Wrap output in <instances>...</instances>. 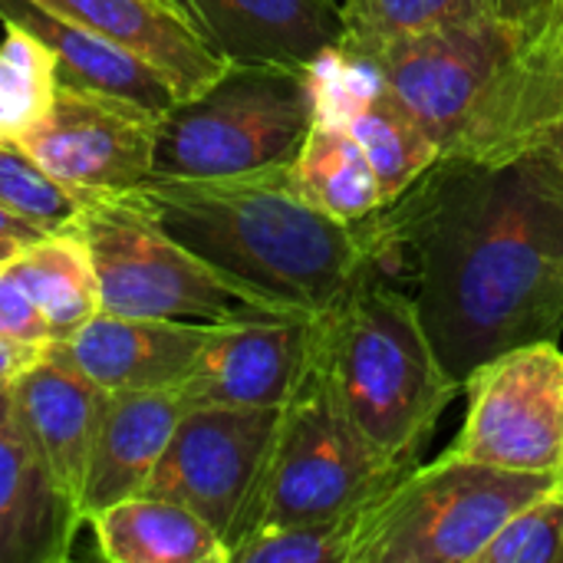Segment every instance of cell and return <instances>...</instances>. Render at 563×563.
I'll use <instances>...</instances> for the list:
<instances>
[{
    "instance_id": "484cf974",
    "label": "cell",
    "mask_w": 563,
    "mask_h": 563,
    "mask_svg": "<svg viewBox=\"0 0 563 563\" xmlns=\"http://www.w3.org/2000/svg\"><path fill=\"white\" fill-rule=\"evenodd\" d=\"M353 528L356 518L264 528L247 534L228 563H350Z\"/></svg>"
},
{
    "instance_id": "44dd1931",
    "label": "cell",
    "mask_w": 563,
    "mask_h": 563,
    "mask_svg": "<svg viewBox=\"0 0 563 563\" xmlns=\"http://www.w3.org/2000/svg\"><path fill=\"white\" fill-rule=\"evenodd\" d=\"M287 172L300 198L336 221L356 224L386 205L363 145L336 119L317 115Z\"/></svg>"
},
{
    "instance_id": "1f68e13d",
    "label": "cell",
    "mask_w": 563,
    "mask_h": 563,
    "mask_svg": "<svg viewBox=\"0 0 563 563\" xmlns=\"http://www.w3.org/2000/svg\"><path fill=\"white\" fill-rule=\"evenodd\" d=\"M558 10H561V3H558ZM561 20H563V13H561ZM538 155H544V158H551L558 168H563V125L551 135V142L544 145V152H538Z\"/></svg>"
},
{
    "instance_id": "6da1fadb",
    "label": "cell",
    "mask_w": 563,
    "mask_h": 563,
    "mask_svg": "<svg viewBox=\"0 0 563 563\" xmlns=\"http://www.w3.org/2000/svg\"><path fill=\"white\" fill-rule=\"evenodd\" d=\"M356 228L366 274L416 300L459 386L505 350L561 336L563 168L551 158H435Z\"/></svg>"
},
{
    "instance_id": "277c9868",
    "label": "cell",
    "mask_w": 563,
    "mask_h": 563,
    "mask_svg": "<svg viewBox=\"0 0 563 563\" xmlns=\"http://www.w3.org/2000/svg\"><path fill=\"white\" fill-rule=\"evenodd\" d=\"M317 376L343 416L383 452L419 459L459 396L409 294L363 277L317 317Z\"/></svg>"
},
{
    "instance_id": "4316f807",
    "label": "cell",
    "mask_w": 563,
    "mask_h": 563,
    "mask_svg": "<svg viewBox=\"0 0 563 563\" xmlns=\"http://www.w3.org/2000/svg\"><path fill=\"white\" fill-rule=\"evenodd\" d=\"M478 563H563L561 488L518 511L492 538Z\"/></svg>"
},
{
    "instance_id": "d4e9b609",
    "label": "cell",
    "mask_w": 563,
    "mask_h": 563,
    "mask_svg": "<svg viewBox=\"0 0 563 563\" xmlns=\"http://www.w3.org/2000/svg\"><path fill=\"white\" fill-rule=\"evenodd\" d=\"M0 205L33 228L56 234L76 228L86 198L56 181L20 142H0Z\"/></svg>"
},
{
    "instance_id": "2e32d148",
    "label": "cell",
    "mask_w": 563,
    "mask_h": 563,
    "mask_svg": "<svg viewBox=\"0 0 563 563\" xmlns=\"http://www.w3.org/2000/svg\"><path fill=\"white\" fill-rule=\"evenodd\" d=\"M191 20L228 63L317 66L343 40L330 0H185Z\"/></svg>"
},
{
    "instance_id": "cb8c5ba5",
    "label": "cell",
    "mask_w": 563,
    "mask_h": 563,
    "mask_svg": "<svg viewBox=\"0 0 563 563\" xmlns=\"http://www.w3.org/2000/svg\"><path fill=\"white\" fill-rule=\"evenodd\" d=\"M340 53H366L383 43L422 36L485 13L482 0H343Z\"/></svg>"
},
{
    "instance_id": "5bb4252c",
    "label": "cell",
    "mask_w": 563,
    "mask_h": 563,
    "mask_svg": "<svg viewBox=\"0 0 563 563\" xmlns=\"http://www.w3.org/2000/svg\"><path fill=\"white\" fill-rule=\"evenodd\" d=\"M7 393L26 439L79 515V492L109 393L63 363L49 346L7 386Z\"/></svg>"
},
{
    "instance_id": "f1b7e54d",
    "label": "cell",
    "mask_w": 563,
    "mask_h": 563,
    "mask_svg": "<svg viewBox=\"0 0 563 563\" xmlns=\"http://www.w3.org/2000/svg\"><path fill=\"white\" fill-rule=\"evenodd\" d=\"M561 0H482L485 13L511 23H544Z\"/></svg>"
},
{
    "instance_id": "7402d4cb",
    "label": "cell",
    "mask_w": 563,
    "mask_h": 563,
    "mask_svg": "<svg viewBox=\"0 0 563 563\" xmlns=\"http://www.w3.org/2000/svg\"><path fill=\"white\" fill-rule=\"evenodd\" d=\"M10 264L36 300L53 333V343L73 336L86 320L102 310L92 261L76 228L26 244Z\"/></svg>"
},
{
    "instance_id": "e575fe53",
    "label": "cell",
    "mask_w": 563,
    "mask_h": 563,
    "mask_svg": "<svg viewBox=\"0 0 563 563\" xmlns=\"http://www.w3.org/2000/svg\"><path fill=\"white\" fill-rule=\"evenodd\" d=\"M561 13H563V0H561Z\"/></svg>"
},
{
    "instance_id": "d6a6232c",
    "label": "cell",
    "mask_w": 563,
    "mask_h": 563,
    "mask_svg": "<svg viewBox=\"0 0 563 563\" xmlns=\"http://www.w3.org/2000/svg\"><path fill=\"white\" fill-rule=\"evenodd\" d=\"M172 3H175V7H181V10L188 13V7H185V0H172ZM188 16H191V13H188Z\"/></svg>"
},
{
    "instance_id": "9a60e30c",
    "label": "cell",
    "mask_w": 563,
    "mask_h": 563,
    "mask_svg": "<svg viewBox=\"0 0 563 563\" xmlns=\"http://www.w3.org/2000/svg\"><path fill=\"white\" fill-rule=\"evenodd\" d=\"M148 63L178 99L205 89L228 59L172 0H36Z\"/></svg>"
},
{
    "instance_id": "3957f363",
    "label": "cell",
    "mask_w": 563,
    "mask_h": 563,
    "mask_svg": "<svg viewBox=\"0 0 563 563\" xmlns=\"http://www.w3.org/2000/svg\"><path fill=\"white\" fill-rule=\"evenodd\" d=\"M125 195L277 317H320L366 277L360 228L303 201L287 165L231 178L152 175Z\"/></svg>"
},
{
    "instance_id": "9c48e42d",
    "label": "cell",
    "mask_w": 563,
    "mask_h": 563,
    "mask_svg": "<svg viewBox=\"0 0 563 563\" xmlns=\"http://www.w3.org/2000/svg\"><path fill=\"white\" fill-rule=\"evenodd\" d=\"M284 409L274 406H188L158 459L145 492L172 498L208 521L231 548L244 538L251 505L264 482Z\"/></svg>"
},
{
    "instance_id": "7a4b0ae2",
    "label": "cell",
    "mask_w": 563,
    "mask_h": 563,
    "mask_svg": "<svg viewBox=\"0 0 563 563\" xmlns=\"http://www.w3.org/2000/svg\"><path fill=\"white\" fill-rule=\"evenodd\" d=\"M429 132L439 158L505 165L544 152L563 125V20L482 13L422 36L343 53Z\"/></svg>"
},
{
    "instance_id": "603a6c76",
    "label": "cell",
    "mask_w": 563,
    "mask_h": 563,
    "mask_svg": "<svg viewBox=\"0 0 563 563\" xmlns=\"http://www.w3.org/2000/svg\"><path fill=\"white\" fill-rule=\"evenodd\" d=\"M56 59L26 30L3 23L0 40V142H23L56 92Z\"/></svg>"
},
{
    "instance_id": "ffe728a7",
    "label": "cell",
    "mask_w": 563,
    "mask_h": 563,
    "mask_svg": "<svg viewBox=\"0 0 563 563\" xmlns=\"http://www.w3.org/2000/svg\"><path fill=\"white\" fill-rule=\"evenodd\" d=\"M109 563H228V544L191 508L162 495L122 498L86 521Z\"/></svg>"
},
{
    "instance_id": "8fae6325",
    "label": "cell",
    "mask_w": 563,
    "mask_h": 563,
    "mask_svg": "<svg viewBox=\"0 0 563 563\" xmlns=\"http://www.w3.org/2000/svg\"><path fill=\"white\" fill-rule=\"evenodd\" d=\"M158 112L86 86L56 82L40 125L20 142L79 198L125 195L155 175Z\"/></svg>"
},
{
    "instance_id": "30bf717a",
    "label": "cell",
    "mask_w": 563,
    "mask_h": 563,
    "mask_svg": "<svg viewBox=\"0 0 563 563\" xmlns=\"http://www.w3.org/2000/svg\"><path fill=\"white\" fill-rule=\"evenodd\" d=\"M465 426L455 459L563 478V350L538 340L482 363L462 386Z\"/></svg>"
},
{
    "instance_id": "ac0fdd59",
    "label": "cell",
    "mask_w": 563,
    "mask_h": 563,
    "mask_svg": "<svg viewBox=\"0 0 563 563\" xmlns=\"http://www.w3.org/2000/svg\"><path fill=\"white\" fill-rule=\"evenodd\" d=\"M185 409L178 389L109 393L79 492L82 525L102 508L145 492Z\"/></svg>"
},
{
    "instance_id": "e0dca14e",
    "label": "cell",
    "mask_w": 563,
    "mask_h": 563,
    "mask_svg": "<svg viewBox=\"0 0 563 563\" xmlns=\"http://www.w3.org/2000/svg\"><path fill=\"white\" fill-rule=\"evenodd\" d=\"M79 528L76 505L53 482L10 393L0 389V563L69 561Z\"/></svg>"
},
{
    "instance_id": "d6986e66",
    "label": "cell",
    "mask_w": 563,
    "mask_h": 563,
    "mask_svg": "<svg viewBox=\"0 0 563 563\" xmlns=\"http://www.w3.org/2000/svg\"><path fill=\"white\" fill-rule=\"evenodd\" d=\"M0 23H13L36 36L56 59V79L112 92L132 99L152 112H165L178 96L172 86L139 56L125 53L122 46L82 30L79 23L53 13L36 0H0Z\"/></svg>"
},
{
    "instance_id": "52a82bcc",
    "label": "cell",
    "mask_w": 563,
    "mask_h": 563,
    "mask_svg": "<svg viewBox=\"0 0 563 563\" xmlns=\"http://www.w3.org/2000/svg\"><path fill=\"white\" fill-rule=\"evenodd\" d=\"M412 465H419V459H396L373 445L343 416L313 366L307 386L284 406V422L244 538L264 528L356 518Z\"/></svg>"
},
{
    "instance_id": "ba28073f",
    "label": "cell",
    "mask_w": 563,
    "mask_h": 563,
    "mask_svg": "<svg viewBox=\"0 0 563 563\" xmlns=\"http://www.w3.org/2000/svg\"><path fill=\"white\" fill-rule=\"evenodd\" d=\"M76 231L89 251L106 313L188 323L277 317L168 238L129 195L86 198Z\"/></svg>"
},
{
    "instance_id": "f546056e",
    "label": "cell",
    "mask_w": 563,
    "mask_h": 563,
    "mask_svg": "<svg viewBox=\"0 0 563 563\" xmlns=\"http://www.w3.org/2000/svg\"><path fill=\"white\" fill-rule=\"evenodd\" d=\"M46 353V346L36 343H16L0 336V389H7L30 363H36Z\"/></svg>"
},
{
    "instance_id": "7c38bea8",
    "label": "cell",
    "mask_w": 563,
    "mask_h": 563,
    "mask_svg": "<svg viewBox=\"0 0 563 563\" xmlns=\"http://www.w3.org/2000/svg\"><path fill=\"white\" fill-rule=\"evenodd\" d=\"M317 366V317L214 323L178 393L188 406H274L297 399Z\"/></svg>"
},
{
    "instance_id": "4dcf8cb0",
    "label": "cell",
    "mask_w": 563,
    "mask_h": 563,
    "mask_svg": "<svg viewBox=\"0 0 563 563\" xmlns=\"http://www.w3.org/2000/svg\"><path fill=\"white\" fill-rule=\"evenodd\" d=\"M40 238H46V231L33 228L26 218H20V214H13L10 208L0 205V241H10V244L26 247V244L40 241Z\"/></svg>"
},
{
    "instance_id": "4fadbf2b",
    "label": "cell",
    "mask_w": 563,
    "mask_h": 563,
    "mask_svg": "<svg viewBox=\"0 0 563 563\" xmlns=\"http://www.w3.org/2000/svg\"><path fill=\"white\" fill-rule=\"evenodd\" d=\"M214 323L145 320L99 310L49 350L106 393L178 389Z\"/></svg>"
},
{
    "instance_id": "83f0119b",
    "label": "cell",
    "mask_w": 563,
    "mask_h": 563,
    "mask_svg": "<svg viewBox=\"0 0 563 563\" xmlns=\"http://www.w3.org/2000/svg\"><path fill=\"white\" fill-rule=\"evenodd\" d=\"M10 261L0 264V336L3 340H16V343L49 346L53 333H49L36 300L30 297L26 284L20 280V274L13 271Z\"/></svg>"
},
{
    "instance_id": "5b68a950",
    "label": "cell",
    "mask_w": 563,
    "mask_h": 563,
    "mask_svg": "<svg viewBox=\"0 0 563 563\" xmlns=\"http://www.w3.org/2000/svg\"><path fill=\"white\" fill-rule=\"evenodd\" d=\"M317 122L313 66L228 63L158 115L155 175L231 178L284 168Z\"/></svg>"
},
{
    "instance_id": "836d02e7",
    "label": "cell",
    "mask_w": 563,
    "mask_h": 563,
    "mask_svg": "<svg viewBox=\"0 0 563 563\" xmlns=\"http://www.w3.org/2000/svg\"><path fill=\"white\" fill-rule=\"evenodd\" d=\"M561 495H563V482H561Z\"/></svg>"
},
{
    "instance_id": "8992f818",
    "label": "cell",
    "mask_w": 563,
    "mask_h": 563,
    "mask_svg": "<svg viewBox=\"0 0 563 563\" xmlns=\"http://www.w3.org/2000/svg\"><path fill=\"white\" fill-rule=\"evenodd\" d=\"M561 482L445 452L432 465H412L356 515L350 563H478L518 511Z\"/></svg>"
}]
</instances>
